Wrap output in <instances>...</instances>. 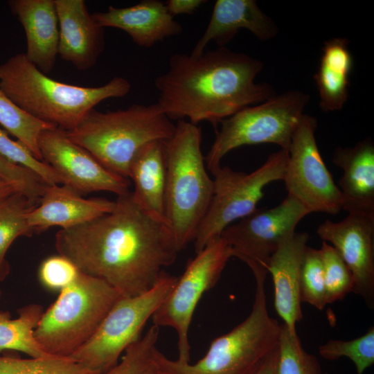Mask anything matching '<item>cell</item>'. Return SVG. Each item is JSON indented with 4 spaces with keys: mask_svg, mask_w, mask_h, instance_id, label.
Returning <instances> with one entry per match:
<instances>
[{
    "mask_svg": "<svg viewBox=\"0 0 374 374\" xmlns=\"http://www.w3.org/2000/svg\"><path fill=\"white\" fill-rule=\"evenodd\" d=\"M115 203L107 214L58 231L55 246L82 273L134 296L151 289L179 251L167 224L143 211L132 192Z\"/></svg>",
    "mask_w": 374,
    "mask_h": 374,
    "instance_id": "6da1fadb",
    "label": "cell"
},
{
    "mask_svg": "<svg viewBox=\"0 0 374 374\" xmlns=\"http://www.w3.org/2000/svg\"><path fill=\"white\" fill-rule=\"evenodd\" d=\"M262 67L260 60L226 46L197 57L175 53L168 70L154 80L157 103L171 121L188 118L195 125L208 121L217 125L276 95L271 85L254 82Z\"/></svg>",
    "mask_w": 374,
    "mask_h": 374,
    "instance_id": "7a4b0ae2",
    "label": "cell"
},
{
    "mask_svg": "<svg viewBox=\"0 0 374 374\" xmlns=\"http://www.w3.org/2000/svg\"><path fill=\"white\" fill-rule=\"evenodd\" d=\"M0 87L31 116L69 131L101 101L126 96L131 84L119 76L99 87L61 82L43 73L21 53L0 64Z\"/></svg>",
    "mask_w": 374,
    "mask_h": 374,
    "instance_id": "3957f363",
    "label": "cell"
},
{
    "mask_svg": "<svg viewBox=\"0 0 374 374\" xmlns=\"http://www.w3.org/2000/svg\"><path fill=\"white\" fill-rule=\"evenodd\" d=\"M201 142V128L185 120L165 141V220L179 251L193 242L213 196Z\"/></svg>",
    "mask_w": 374,
    "mask_h": 374,
    "instance_id": "277c9868",
    "label": "cell"
},
{
    "mask_svg": "<svg viewBox=\"0 0 374 374\" xmlns=\"http://www.w3.org/2000/svg\"><path fill=\"white\" fill-rule=\"evenodd\" d=\"M175 127L157 103H134L106 112L93 109L75 128L65 132L105 168L129 179L130 164L140 150L168 140Z\"/></svg>",
    "mask_w": 374,
    "mask_h": 374,
    "instance_id": "5b68a950",
    "label": "cell"
},
{
    "mask_svg": "<svg viewBox=\"0 0 374 374\" xmlns=\"http://www.w3.org/2000/svg\"><path fill=\"white\" fill-rule=\"evenodd\" d=\"M266 273L253 274L256 293L251 311L240 324L211 342L196 363L168 359L154 353L161 374H256L278 346L280 324L269 316L265 292Z\"/></svg>",
    "mask_w": 374,
    "mask_h": 374,
    "instance_id": "8992f818",
    "label": "cell"
},
{
    "mask_svg": "<svg viewBox=\"0 0 374 374\" xmlns=\"http://www.w3.org/2000/svg\"><path fill=\"white\" fill-rule=\"evenodd\" d=\"M121 296L104 280L80 271L43 312L35 337L48 354L69 357L94 335Z\"/></svg>",
    "mask_w": 374,
    "mask_h": 374,
    "instance_id": "52a82bcc",
    "label": "cell"
},
{
    "mask_svg": "<svg viewBox=\"0 0 374 374\" xmlns=\"http://www.w3.org/2000/svg\"><path fill=\"white\" fill-rule=\"evenodd\" d=\"M309 99L302 91H289L247 107L222 121L204 157L206 168L213 171L221 166L226 154L242 145L274 143L288 151Z\"/></svg>",
    "mask_w": 374,
    "mask_h": 374,
    "instance_id": "ba28073f",
    "label": "cell"
},
{
    "mask_svg": "<svg viewBox=\"0 0 374 374\" xmlns=\"http://www.w3.org/2000/svg\"><path fill=\"white\" fill-rule=\"evenodd\" d=\"M287 159L288 152L280 149L250 173L221 166L211 172L213 196L193 241L196 253L220 237L228 226L257 208L264 196V188L271 182L283 179Z\"/></svg>",
    "mask_w": 374,
    "mask_h": 374,
    "instance_id": "9c48e42d",
    "label": "cell"
},
{
    "mask_svg": "<svg viewBox=\"0 0 374 374\" xmlns=\"http://www.w3.org/2000/svg\"><path fill=\"white\" fill-rule=\"evenodd\" d=\"M177 276L163 271L148 291L121 296L107 314L94 335L70 357L102 374L118 364L120 355L140 337L145 324L169 294Z\"/></svg>",
    "mask_w": 374,
    "mask_h": 374,
    "instance_id": "30bf717a",
    "label": "cell"
},
{
    "mask_svg": "<svg viewBox=\"0 0 374 374\" xmlns=\"http://www.w3.org/2000/svg\"><path fill=\"white\" fill-rule=\"evenodd\" d=\"M232 252L220 236L210 241L190 260L173 287L151 317L153 325L172 328L177 334L178 360L190 362L188 332L196 306L213 288Z\"/></svg>",
    "mask_w": 374,
    "mask_h": 374,
    "instance_id": "8fae6325",
    "label": "cell"
},
{
    "mask_svg": "<svg viewBox=\"0 0 374 374\" xmlns=\"http://www.w3.org/2000/svg\"><path fill=\"white\" fill-rule=\"evenodd\" d=\"M317 119L303 114L293 134L283 181L287 195L310 213L336 215L342 210L338 186L327 168L315 138Z\"/></svg>",
    "mask_w": 374,
    "mask_h": 374,
    "instance_id": "7c38bea8",
    "label": "cell"
},
{
    "mask_svg": "<svg viewBox=\"0 0 374 374\" xmlns=\"http://www.w3.org/2000/svg\"><path fill=\"white\" fill-rule=\"evenodd\" d=\"M309 211L287 195L278 206L256 208L247 217L230 224L220 237L229 244L232 257L244 262L253 274L267 272L272 254L280 243L294 233L299 222Z\"/></svg>",
    "mask_w": 374,
    "mask_h": 374,
    "instance_id": "4fadbf2b",
    "label": "cell"
},
{
    "mask_svg": "<svg viewBox=\"0 0 374 374\" xmlns=\"http://www.w3.org/2000/svg\"><path fill=\"white\" fill-rule=\"evenodd\" d=\"M42 159L66 185L80 195L104 191L117 196L130 192V181L105 168L87 150L71 141L65 130H45L39 139Z\"/></svg>",
    "mask_w": 374,
    "mask_h": 374,
    "instance_id": "5bb4252c",
    "label": "cell"
},
{
    "mask_svg": "<svg viewBox=\"0 0 374 374\" xmlns=\"http://www.w3.org/2000/svg\"><path fill=\"white\" fill-rule=\"evenodd\" d=\"M317 233L330 244L352 273L353 292L374 309V215L348 213L343 220H326Z\"/></svg>",
    "mask_w": 374,
    "mask_h": 374,
    "instance_id": "9a60e30c",
    "label": "cell"
},
{
    "mask_svg": "<svg viewBox=\"0 0 374 374\" xmlns=\"http://www.w3.org/2000/svg\"><path fill=\"white\" fill-rule=\"evenodd\" d=\"M115 204L105 198H84L64 184L46 185L39 204L28 214V223L35 233L53 226L71 229L110 213Z\"/></svg>",
    "mask_w": 374,
    "mask_h": 374,
    "instance_id": "2e32d148",
    "label": "cell"
},
{
    "mask_svg": "<svg viewBox=\"0 0 374 374\" xmlns=\"http://www.w3.org/2000/svg\"><path fill=\"white\" fill-rule=\"evenodd\" d=\"M59 24L58 55L78 70L97 62L105 46L104 30L84 0H55Z\"/></svg>",
    "mask_w": 374,
    "mask_h": 374,
    "instance_id": "e0dca14e",
    "label": "cell"
},
{
    "mask_svg": "<svg viewBox=\"0 0 374 374\" xmlns=\"http://www.w3.org/2000/svg\"><path fill=\"white\" fill-rule=\"evenodd\" d=\"M102 27L121 29L140 47L150 48L182 33V24L169 13L165 2L143 0L125 8L109 6L107 11L92 14Z\"/></svg>",
    "mask_w": 374,
    "mask_h": 374,
    "instance_id": "ac0fdd59",
    "label": "cell"
},
{
    "mask_svg": "<svg viewBox=\"0 0 374 374\" xmlns=\"http://www.w3.org/2000/svg\"><path fill=\"white\" fill-rule=\"evenodd\" d=\"M309 235L295 232L283 240L271 256L267 272L274 286V307L290 332L303 319L300 297V269Z\"/></svg>",
    "mask_w": 374,
    "mask_h": 374,
    "instance_id": "d6986e66",
    "label": "cell"
},
{
    "mask_svg": "<svg viewBox=\"0 0 374 374\" xmlns=\"http://www.w3.org/2000/svg\"><path fill=\"white\" fill-rule=\"evenodd\" d=\"M242 28L262 41L271 39L278 32L275 23L260 10L256 1L217 0L204 33L190 54L202 55L211 41L218 47L225 46Z\"/></svg>",
    "mask_w": 374,
    "mask_h": 374,
    "instance_id": "ffe728a7",
    "label": "cell"
},
{
    "mask_svg": "<svg viewBox=\"0 0 374 374\" xmlns=\"http://www.w3.org/2000/svg\"><path fill=\"white\" fill-rule=\"evenodd\" d=\"M8 4L24 30L28 60L50 73L58 55L59 24L55 0H11Z\"/></svg>",
    "mask_w": 374,
    "mask_h": 374,
    "instance_id": "44dd1931",
    "label": "cell"
},
{
    "mask_svg": "<svg viewBox=\"0 0 374 374\" xmlns=\"http://www.w3.org/2000/svg\"><path fill=\"white\" fill-rule=\"evenodd\" d=\"M332 163L342 170L339 189L342 210L374 215V145L368 138L353 147L337 148Z\"/></svg>",
    "mask_w": 374,
    "mask_h": 374,
    "instance_id": "7402d4cb",
    "label": "cell"
},
{
    "mask_svg": "<svg viewBox=\"0 0 374 374\" xmlns=\"http://www.w3.org/2000/svg\"><path fill=\"white\" fill-rule=\"evenodd\" d=\"M129 179L134 184L132 194L138 206L150 216L166 223L165 141H154L140 150L130 164Z\"/></svg>",
    "mask_w": 374,
    "mask_h": 374,
    "instance_id": "603a6c76",
    "label": "cell"
},
{
    "mask_svg": "<svg viewBox=\"0 0 374 374\" xmlns=\"http://www.w3.org/2000/svg\"><path fill=\"white\" fill-rule=\"evenodd\" d=\"M349 42L336 37L324 42L317 72L314 79L319 93V106L323 112L340 110L348 98L349 76L353 60Z\"/></svg>",
    "mask_w": 374,
    "mask_h": 374,
    "instance_id": "cb8c5ba5",
    "label": "cell"
},
{
    "mask_svg": "<svg viewBox=\"0 0 374 374\" xmlns=\"http://www.w3.org/2000/svg\"><path fill=\"white\" fill-rule=\"evenodd\" d=\"M43 312L42 306L38 304L19 309L18 317L13 319L9 312H0V351L17 350L34 358L52 356L44 351L34 335Z\"/></svg>",
    "mask_w": 374,
    "mask_h": 374,
    "instance_id": "d4e9b609",
    "label": "cell"
},
{
    "mask_svg": "<svg viewBox=\"0 0 374 374\" xmlns=\"http://www.w3.org/2000/svg\"><path fill=\"white\" fill-rule=\"evenodd\" d=\"M23 194L15 192L0 201V275L9 273L6 254L15 239L31 236L34 231L28 223V213L36 206Z\"/></svg>",
    "mask_w": 374,
    "mask_h": 374,
    "instance_id": "484cf974",
    "label": "cell"
},
{
    "mask_svg": "<svg viewBox=\"0 0 374 374\" xmlns=\"http://www.w3.org/2000/svg\"><path fill=\"white\" fill-rule=\"evenodd\" d=\"M0 125L16 137L37 159L42 160L39 139L46 129L55 127L31 116L15 105L0 87Z\"/></svg>",
    "mask_w": 374,
    "mask_h": 374,
    "instance_id": "4316f807",
    "label": "cell"
},
{
    "mask_svg": "<svg viewBox=\"0 0 374 374\" xmlns=\"http://www.w3.org/2000/svg\"><path fill=\"white\" fill-rule=\"evenodd\" d=\"M159 335V327L152 325L127 348L119 363L102 374H158L154 353Z\"/></svg>",
    "mask_w": 374,
    "mask_h": 374,
    "instance_id": "83f0119b",
    "label": "cell"
},
{
    "mask_svg": "<svg viewBox=\"0 0 374 374\" xmlns=\"http://www.w3.org/2000/svg\"><path fill=\"white\" fill-rule=\"evenodd\" d=\"M0 374H98L69 357L22 359L0 355Z\"/></svg>",
    "mask_w": 374,
    "mask_h": 374,
    "instance_id": "f1b7e54d",
    "label": "cell"
},
{
    "mask_svg": "<svg viewBox=\"0 0 374 374\" xmlns=\"http://www.w3.org/2000/svg\"><path fill=\"white\" fill-rule=\"evenodd\" d=\"M278 374H323L317 358L302 346L296 332L280 325L278 341Z\"/></svg>",
    "mask_w": 374,
    "mask_h": 374,
    "instance_id": "f546056e",
    "label": "cell"
},
{
    "mask_svg": "<svg viewBox=\"0 0 374 374\" xmlns=\"http://www.w3.org/2000/svg\"><path fill=\"white\" fill-rule=\"evenodd\" d=\"M319 353L326 360L349 358L357 374L363 373L374 363V327L361 337L350 341L330 339L319 347Z\"/></svg>",
    "mask_w": 374,
    "mask_h": 374,
    "instance_id": "4dcf8cb0",
    "label": "cell"
},
{
    "mask_svg": "<svg viewBox=\"0 0 374 374\" xmlns=\"http://www.w3.org/2000/svg\"><path fill=\"white\" fill-rule=\"evenodd\" d=\"M321 254L326 304L342 300L353 291L354 281L349 268L330 244L322 242Z\"/></svg>",
    "mask_w": 374,
    "mask_h": 374,
    "instance_id": "1f68e13d",
    "label": "cell"
},
{
    "mask_svg": "<svg viewBox=\"0 0 374 374\" xmlns=\"http://www.w3.org/2000/svg\"><path fill=\"white\" fill-rule=\"evenodd\" d=\"M300 297L319 310L327 305L325 296L323 268L320 249L307 246L300 269Z\"/></svg>",
    "mask_w": 374,
    "mask_h": 374,
    "instance_id": "d6a6232c",
    "label": "cell"
},
{
    "mask_svg": "<svg viewBox=\"0 0 374 374\" xmlns=\"http://www.w3.org/2000/svg\"><path fill=\"white\" fill-rule=\"evenodd\" d=\"M0 156L14 164L32 171L46 185L62 184L60 178L50 166L44 161L37 159L24 145L11 139L1 129Z\"/></svg>",
    "mask_w": 374,
    "mask_h": 374,
    "instance_id": "836d02e7",
    "label": "cell"
},
{
    "mask_svg": "<svg viewBox=\"0 0 374 374\" xmlns=\"http://www.w3.org/2000/svg\"><path fill=\"white\" fill-rule=\"evenodd\" d=\"M0 177L11 183L33 204H39L46 184L34 172L0 156Z\"/></svg>",
    "mask_w": 374,
    "mask_h": 374,
    "instance_id": "e575fe53",
    "label": "cell"
},
{
    "mask_svg": "<svg viewBox=\"0 0 374 374\" xmlns=\"http://www.w3.org/2000/svg\"><path fill=\"white\" fill-rule=\"evenodd\" d=\"M80 270L68 258L60 254L44 260L39 268L41 283L51 290H61L71 284Z\"/></svg>",
    "mask_w": 374,
    "mask_h": 374,
    "instance_id": "d590c367",
    "label": "cell"
},
{
    "mask_svg": "<svg viewBox=\"0 0 374 374\" xmlns=\"http://www.w3.org/2000/svg\"><path fill=\"white\" fill-rule=\"evenodd\" d=\"M207 2L204 0H168L165 2L169 13L175 17L179 15H193Z\"/></svg>",
    "mask_w": 374,
    "mask_h": 374,
    "instance_id": "8d00e7d4",
    "label": "cell"
},
{
    "mask_svg": "<svg viewBox=\"0 0 374 374\" xmlns=\"http://www.w3.org/2000/svg\"><path fill=\"white\" fill-rule=\"evenodd\" d=\"M278 344L269 355L256 374H278Z\"/></svg>",
    "mask_w": 374,
    "mask_h": 374,
    "instance_id": "74e56055",
    "label": "cell"
},
{
    "mask_svg": "<svg viewBox=\"0 0 374 374\" xmlns=\"http://www.w3.org/2000/svg\"><path fill=\"white\" fill-rule=\"evenodd\" d=\"M15 192H18L17 188L6 179L0 177V201Z\"/></svg>",
    "mask_w": 374,
    "mask_h": 374,
    "instance_id": "f35d334b",
    "label": "cell"
},
{
    "mask_svg": "<svg viewBox=\"0 0 374 374\" xmlns=\"http://www.w3.org/2000/svg\"><path fill=\"white\" fill-rule=\"evenodd\" d=\"M4 278L0 275V282L2 281ZM1 295H2V292H1V290L0 288V301H1Z\"/></svg>",
    "mask_w": 374,
    "mask_h": 374,
    "instance_id": "ab89813d",
    "label": "cell"
},
{
    "mask_svg": "<svg viewBox=\"0 0 374 374\" xmlns=\"http://www.w3.org/2000/svg\"><path fill=\"white\" fill-rule=\"evenodd\" d=\"M158 374H161V373H158Z\"/></svg>",
    "mask_w": 374,
    "mask_h": 374,
    "instance_id": "60d3db41",
    "label": "cell"
}]
</instances>
